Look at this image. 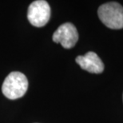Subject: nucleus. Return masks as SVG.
<instances>
[{
	"label": "nucleus",
	"mask_w": 123,
	"mask_h": 123,
	"mask_svg": "<svg viewBox=\"0 0 123 123\" xmlns=\"http://www.w3.org/2000/svg\"><path fill=\"white\" fill-rule=\"evenodd\" d=\"M53 41L60 43L64 48L70 49L75 46L78 40V33L74 25L70 23H63L53 34Z\"/></svg>",
	"instance_id": "20e7f679"
},
{
	"label": "nucleus",
	"mask_w": 123,
	"mask_h": 123,
	"mask_svg": "<svg viewBox=\"0 0 123 123\" xmlns=\"http://www.w3.org/2000/svg\"><path fill=\"white\" fill-rule=\"evenodd\" d=\"M76 62L82 70L90 73L101 74L104 70V64L98 55L94 52L90 51L85 55H80L76 58Z\"/></svg>",
	"instance_id": "39448f33"
},
{
	"label": "nucleus",
	"mask_w": 123,
	"mask_h": 123,
	"mask_svg": "<svg viewBox=\"0 0 123 123\" xmlns=\"http://www.w3.org/2000/svg\"><path fill=\"white\" fill-rule=\"evenodd\" d=\"M50 7L47 2L37 0L29 6L27 18L31 25L36 27H42L50 20Z\"/></svg>",
	"instance_id": "7ed1b4c3"
},
{
	"label": "nucleus",
	"mask_w": 123,
	"mask_h": 123,
	"mask_svg": "<svg viewBox=\"0 0 123 123\" xmlns=\"http://www.w3.org/2000/svg\"><path fill=\"white\" fill-rule=\"evenodd\" d=\"M102 23L110 29L118 30L123 28V7L116 2L102 5L98 11Z\"/></svg>",
	"instance_id": "f03ea898"
},
{
	"label": "nucleus",
	"mask_w": 123,
	"mask_h": 123,
	"mask_svg": "<svg viewBox=\"0 0 123 123\" xmlns=\"http://www.w3.org/2000/svg\"><path fill=\"white\" fill-rule=\"evenodd\" d=\"M28 89V80L21 72H11L5 78L2 92L5 97L14 100L22 98Z\"/></svg>",
	"instance_id": "f257e3e1"
}]
</instances>
